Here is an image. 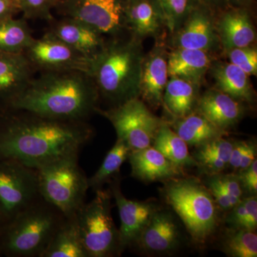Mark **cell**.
Wrapping results in <instances>:
<instances>
[{"mask_svg":"<svg viewBox=\"0 0 257 257\" xmlns=\"http://www.w3.org/2000/svg\"><path fill=\"white\" fill-rule=\"evenodd\" d=\"M20 12V0H0V20L13 18Z\"/></svg>","mask_w":257,"mask_h":257,"instance_id":"obj_39","label":"cell"},{"mask_svg":"<svg viewBox=\"0 0 257 257\" xmlns=\"http://www.w3.org/2000/svg\"><path fill=\"white\" fill-rule=\"evenodd\" d=\"M199 86L177 77H170L163 96V104L172 116L184 117L195 109Z\"/></svg>","mask_w":257,"mask_h":257,"instance_id":"obj_26","label":"cell"},{"mask_svg":"<svg viewBox=\"0 0 257 257\" xmlns=\"http://www.w3.org/2000/svg\"><path fill=\"white\" fill-rule=\"evenodd\" d=\"M76 215L65 217L40 257H88Z\"/></svg>","mask_w":257,"mask_h":257,"instance_id":"obj_25","label":"cell"},{"mask_svg":"<svg viewBox=\"0 0 257 257\" xmlns=\"http://www.w3.org/2000/svg\"><path fill=\"white\" fill-rule=\"evenodd\" d=\"M152 145L154 148L182 169L197 166V162L189 153L188 145L167 123L161 125Z\"/></svg>","mask_w":257,"mask_h":257,"instance_id":"obj_28","label":"cell"},{"mask_svg":"<svg viewBox=\"0 0 257 257\" xmlns=\"http://www.w3.org/2000/svg\"><path fill=\"white\" fill-rule=\"evenodd\" d=\"M253 0H228V6L248 8Z\"/></svg>","mask_w":257,"mask_h":257,"instance_id":"obj_41","label":"cell"},{"mask_svg":"<svg viewBox=\"0 0 257 257\" xmlns=\"http://www.w3.org/2000/svg\"><path fill=\"white\" fill-rule=\"evenodd\" d=\"M214 12L199 4L183 24L172 33L174 48L214 50L220 45L216 32Z\"/></svg>","mask_w":257,"mask_h":257,"instance_id":"obj_12","label":"cell"},{"mask_svg":"<svg viewBox=\"0 0 257 257\" xmlns=\"http://www.w3.org/2000/svg\"><path fill=\"white\" fill-rule=\"evenodd\" d=\"M111 193L114 198L120 219L119 240L120 253L124 248L136 243L148 224L154 213L157 210L154 203L130 200L121 192L119 184H112Z\"/></svg>","mask_w":257,"mask_h":257,"instance_id":"obj_13","label":"cell"},{"mask_svg":"<svg viewBox=\"0 0 257 257\" xmlns=\"http://www.w3.org/2000/svg\"><path fill=\"white\" fill-rule=\"evenodd\" d=\"M36 171L40 197L64 217L75 216L84 204L89 189L78 157L57 161Z\"/></svg>","mask_w":257,"mask_h":257,"instance_id":"obj_6","label":"cell"},{"mask_svg":"<svg viewBox=\"0 0 257 257\" xmlns=\"http://www.w3.org/2000/svg\"><path fill=\"white\" fill-rule=\"evenodd\" d=\"M173 128L188 146L192 147L202 146L227 135V131L218 127L198 112L177 118Z\"/></svg>","mask_w":257,"mask_h":257,"instance_id":"obj_24","label":"cell"},{"mask_svg":"<svg viewBox=\"0 0 257 257\" xmlns=\"http://www.w3.org/2000/svg\"><path fill=\"white\" fill-rule=\"evenodd\" d=\"M35 69L42 72H82L89 73L91 59L49 32L34 39L24 52Z\"/></svg>","mask_w":257,"mask_h":257,"instance_id":"obj_11","label":"cell"},{"mask_svg":"<svg viewBox=\"0 0 257 257\" xmlns=\"http://www.w3.org/2000/svg\"><path fill=\"white\" fill-rule=\"evenodd\" d=\"M0 132V159L17 161L37 169L69 157H78L92 138L84 121H64L25 112Z\"/></svg>","mask_w":257,"mask_h":257,"instance_id":"obj_1","label":"cell"},{"mask_svg":"<svg viewBox=\"0 0 257 257\" xmlns=\"http://www.w3.org/2000/svg\"><path fill=\"white\" fill-rule=\"evenodd\" d=\"M49 33L92 60L106 45L104 35L87 24L64 18L52 24Z\"/></svg>","mask_w":257,"mask_h":257,"instance_id":"obj_17","label":"cell"},{"mask_svg":"<svg viewBox=\"0 0 257 257\" xmlns=\"http://www.w3.org/2000/svg\"><path fill=\"white\" fill-rule=\"evenodd\" d=\"M226 53L229 62L239 67L248 76H256L257 50L253 45L232 49Z\"/></svg>","mask_w":257,"mask_h":257,"instance_id":"obj_33","label":"cell"},{"mask_svg":"<svg viewBox=\"0 0 257 257\" xmlns=\"http://www.w3.org/2000/svg\"><path fill=\"white\" fill-rule=\"evenodd\" d=\"M64 219L41 197L6 222L0 248L10 256L40 257Z\"/></svg>","mask_w":257,"mask_h":257,"instance_id":"obj_4","label":"cell"},{"mask_svg":"<svg viewBox=\"0 0 257 257\" xmlns=\"http://www.w3.org/2000/svg\"><path fill=\"white\" fill-rule=\"evenodd\" d=\"M164 197L182 219L192 239L207 241L218 226V206L210 191L193 177L171 179L166 184Z\"/></svg>","mask_w":257,"mask_h":257,"instance_id":"obj_5","label":"cell"},{"mask_svg":"<svg viewBox=\"0 0 257 257\" xmlns=\"http://www.w3.org/2000/svg\"><path fill=\"white\" fill-rule=\"evenodd\" d=\"M208 185H209V190L214 197L218 207L224 211L231 210L234 207L231 199L228 197L222 187L218 183L214 176H211V178L209 179Z\"/></svg>","mask_w":257,"mask_h":257,"instance_id":"obj_36","label":"cell"},{"mask_svg":"<svg viewBox=\"0 0 257 257\" xmlns=\"http://www.w3.org/2000/svg\"><path fill=\"white\" fill-rule=\"evenodd\" d=\"M165 13L167 30L174 33L200 4L197 0H160Z\"/></svg>","mask_w":257,"mask_h":257,"instance_id":"obj_32","label":"cell"},{"mask_svg":"<svg viewBox=\"0 0 257 257\" xmlns=\"http://www.w3.org/2000/svg\"><path fill=\"white\" fill-rule=\"evenodd\" d=\"M167 53L165 47L157 45L144 57L140 84V98L152 106L163 104V96L168 82Z\"/></svg>","mask_w":257,"mask_h":257,"instance_id":"obj_16","label":"cell"},{"mask_svg":"<svg viewBox=\"0 0 257 257\" xmlns=\"http://www.w3.org/2000/svg\"><path fill=\"white\" fill-rule=\"evenodd\" d=\"M58 1H59V0H58Z\"/></svg>","mask_w":257,"mask_h":257,"instance_id":"obj_43","label":"cell"},{"mask_svg":"<svg viewBox=\"0 0 257 257\" xmlns=\"http://www.w3.org/2000/svg\"><path fill=\"white\" fill-rule=\"evenodd\" d=\"M136 243L150 252H168L175 249L179 243V234L172 214L157 209Z\"/></svg>","mask_w":257,"mask_h":257,"instance_id":"obj_20","label":"cell"},{"mask_svg":"<svg viewBox=\"0 0 257 257\" xmlns=\"http://www.w3.org/2000/svg\"><path fill=\"white\" fill-rule=\"evenodd\" d=\"M211 76L215 89L241 102L254 101V91L250 82L249 76L231 62L211 63Z\"/></svg>","mask_w":257,"mask_h":257,"instance_id":"obj_23","label":"cell"},{"mask_svg":"<svg viewBox=\"0 0 257 257\" xmlns=\"http://www.w3.org/2000/svg\"><path fill=\"white\" fill-rule=\"evenodd\" d=\"M239 177L243 190L251 195H256L257 192V161L255 160L249 167L239 172Z\"/></svg>","mask_w":257,"mask_h":257,"instance_id":"obj_37","label":"cell"},{"mask_svg":"<svg viewBox=\"0 0 257 257\" xmlns=\"http://www.w3.org/2000/svg\"><path fill=\"white\" fill-rule=\"evenodd\" d=\"M211 64L209 52L185 48H174L167 55L170 77H177L199 86Z\"/></svg>","mask_w":257,"mask_h":257,"instance_id":"obj_22","label":"cell"},{"mask_svg":"<svg viewBox=\"0 0 257 257\" xmlns=\"http://www.w3.org/2000/svg\"><path fill=\"white\" fill-rule=\"evenodd\" d=\"M90 202L77 212L79 234L88 257H108L119 254V229L111 216V193L95 191Z\"/></svg>","mask_w":257,"mask_h":257,"instance_id":"obj_7","label":"cell"},{"mask_svg":"<svg viewBox=\"0 0 257 257\" xmlns=\"http://www.w3.org/2000/svg\"><path fill=\"white\" fill-rule=\"evenodd\" d=\"M128 159L132 175L140 180L157 182L183 175L182 167L171 162L152 146L132 151Z\"/></svg>","mask_w":257,"mask_h":257,"instance_id":"obj_19","label":"cell"},{"mask_svg":"<svg viewBox=\"0 0 257 257\" xmlns=\"http://www.w3.org/2000/svg\"><path fill=\"white\" fill-rule=\"evenodd\" d=\"M3 222H4V221H3L2 216H0V239H1L2 232H3V226H2V224H3Z\"/></svg>","mask_w":257,"mask_h":257,"instance_id":"obj_42","label":"cell"},{"mask_svg":"<svg viewBox=\"0 0 257 257\" xmlns=\"http://www.w3.org/2000/svg\"><path fill=\"white\" fill-rule=\"evenodd\" d=\"M37 171L0 159V216L8 222L40 199Z\"/></svg>","mask_w":257,"mask_h":257,"instance_id":"obj_9","label":"cell"},{"mask_svg":"<svg viewBox=\"0 0 257 257\" xmlns=\"http://www.w3.org/2000/svg\"><path fill=\"white\" fill-rule=\"evenodd\" d=\"M97 111L110 121L117 139L124 141L132 151L151 147L161 125L165 122L140 97L107 110L98 109Z\"/></svg>","mask_w":257,"mask_h":257,"instance_id":"obj_8","label":"cell"},{"mask_svg":"<svg viewBox=\"0 0 257 257\" xmlns=\"http://www.w3.org/2000/svg\"><path fill=\"white\" fill-rule=\"evenodd\" d=\"M211 176H214L218 183L224 189V192L231 199L234 207L242 200L243 189L240 182L239 175H220L219 174Z\"/></svg>","mask_w":257,"mask_h":257,"instance_id":"obj_35","label":"cell"},{"mask_svg":"<svg viewBox=\"0 0 257 257\" xmlns=\"http://www.w3.org/2000/svg\"><path fill=\"white\" fill-rule=\"evenodd\" d=\"M58 0H20V8L25 18L52 20L51 12Z\"/></svg>","mask_w":257,"mask_h":257,"instance_id":"obj_34","label":"cell"},{"mask_svg":"<svg viewBox=\"0 0 257 257\" xmlns=\"http://www.w3.org/2000/svg\"><path fill=\"white\" fill-rule=\"evenodd\" d=\"M195 109L199 114L226 131L237 124L245 113L241 101L215 88L206 91L198 98Z\"/></svg>","mask_w":257,"mask_h":257,"instance_id":"obj_18","label":"cell"},{"mask_svg":"<svg viewBox=\"0 0 257 257\" xmlns=\"http://www.w3.org/2000/svg\"><path fill=\"white\" fill-rule=\"evenodd\" d=\"M33 66L24 52L0 51V98L10 100L34 78Z\"/></svg>","mask_w":257,"mask_h":257,"instance_id":"obj_21","label":"cell"},{"mask_svg":"<svg viewBox=\"0 0 257 257\" xmlns=\"http://www.w3.org/2000/svg\"><path fill=\"white\" fill-rule=\"evenodd\" d=\"M127 4L128 0H59L55 8L64 18L83 22L104 36L117 37L127 32Z\"/></svg>","mask_w":257,"mask_h":257,"instance_id":"obj_10","label":"cell"},{"mask_svg":"<svg viewBox=\"0 0 257 257\" xmlns=\"http://www.w3.org/2000/svg\"><path fill=\"white\" fill-rule=\"evenodd\" d=\"M248 141H240L234 143L229 162V167L233 170L238 172L240 165L247 149Z\"/></svg>","mask_w":257,"mask_h":257,"instance_id":"obj_38","label":"cell"},{"mask_svg":"<svg viewBox=\"0 0 257 257\" xmlns=\"http://www.w3.org/2000/svg\"><path fill=\"white\" fill-rule=\"evenodd\" d=\"M234 144L223 138L216 139L198 147L193 155L197 166L208 175H219L229 167Z\"/></svg>","mask_w":257,"mask_h":257,"instance_id":"obj_27","label":"cell"},{"mask_svg":"<svg viewBox=\"0 0 257 257\" xmlns=\"http://www.w3.org/2000/svg\"><path fill=\"white\" fill-rule=\"evenodd\" d=\"M219 12L215 27L224 52L252 46L256 40V30L248 8L228 6Z\"/></svg>","mask_w":257,"mask_h":257,"instance_id":"obj_14","label":"cell"},{"mask_svg":"<svg viewBox=\"0 0 257 257\" xmlns=\"http://www.w3.org/2000/svg\"><path fill=\"white\" fill-rule=\"evenodd\" d=\"M126 20L130 36L141 42L148 37L159 38L167 30L160 0H128Z\"/></svg>","mask_w":257,"mask_h":257,"instance_id":"obj_15","label":"cell"},{"mask_svg":"<svg viewBox=\"0 0 257 257\" xmlns=\"http://www.w3.org/2000/svg\"><path fill=\"white\" fill-rule=\"evenodd\" d=\"M224 243L225 252L233 257H256L257 235L255 231L232 229Z\"/></svg>","mask_w":257,"mask_h":257,"instance_id":"obj_31","label":"cell"},{"mask_svg":"<svg viewBox=\"0 0 257 257\" xmlns=\"http://www.w3.org/2000/svg\"><path fill=\"white\" fill-rule=\"evenodd\" d=\"M25 20L14 17L0 20V51L24 52L34 40Z\"/></svg>","mask_w":257,"mask_h":257,"instance_id":"obj_29","label":"cell"},{"mask_svg":"<svg viewBox=\"0 0 257 257\" xmlns=\"http://www.w3.org/2000/svg\"><path fill=\"white\" fill-rule=\"evenodd\" d=\"M200 4L207 7L212 11H220L228 7V0H197Z\"/></svg>","mask_w":257,"mask_h":257,"instance_id":"obj_40","label":"cell"},{"mask_svg":"<svg viewBox=\"0 0 257 257\" xmlns=\"http://www.w3.org/2000/svg\"><path fill=\"white\" fill-rule=\"evenodd\" d=\"M141 42L131 36L111 37L91 61L88 75L99 96L111 103L112 106L140 97L145 57Z\"/></svg>","mask_w":257,"mask_h":257,"instance_id":"obj_3","label":"cell"},{"mask_svg":"<svg viewBox=\"0 0 257 257\" xmlns=\"http://www.w3.org/2000/svg\"><path fill=\"white\" fill-rule=\"evenodd\" d=\"M99 93L91 77L82 72H42L8 100L15 110L49 119L84 121L97 111Z\"/></svg>","mask_w":257,"mask_h":257,"instance_id":"obj_2","label":"cell"},{"mask_svg":"<svg viewBox=\"0 0 257 257\" xmlns=\"http://www.w3.org/2000/svg\"><path fill=\"white\" fill-rule=\"evenodd\" d=\"M132 150L122 140L117 139L109 150L100 167L92 177L88 178L89 187L96 191L119 172L120 167L127 160Z\"/></svg>","mask_w":257,"mask_h":257,"instance_id":"obj_30","label":"cell"}]
</instances>
